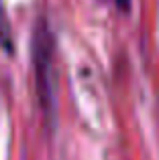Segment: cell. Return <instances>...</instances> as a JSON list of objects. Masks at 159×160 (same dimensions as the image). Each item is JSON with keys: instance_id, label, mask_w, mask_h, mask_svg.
Returning a JSON list of instances; mask_svg holds the SVG:
<instances>
[{"instance_id": "obj_1", "label": "cell", "mask_w": 159, "mask_h": 160, "mask_svg": "<svg viewBox=\"0 0 159 160\" xmlns=\"http://www.w3.org/2000/svg\"><path fill=\"white\" fill-rule=\"evenodd\" d=\"M51 65H53V39L49 27L37 24L33 32V67L39 98L45 108H51L53 87H51Z\"/></svg>"}, {"instance_id": "obj_2", "label": "cell", "mask_w": 159, "mask_h": 160, "mask_svg": "<svg viewBox=\"0 0 159 160\" xmlns=\"http://www.w3.org/2000/svg\"><path fill=\"white\" fill-rule=\"evenodd\" d=\"M114 4L120 8V10L129 12V10H131V4H133V0H114Z\"/></svg>"}]
</instances>
